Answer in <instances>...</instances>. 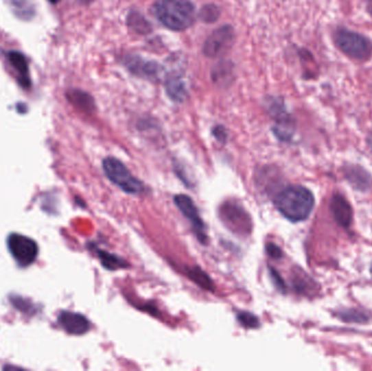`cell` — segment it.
Masks as SVG:
<instances>
[{
    "instance_id": "obj_1",
    "label": "cell",
    "mask_w": 372,
    "mask_h": 371,
    "mask_svg": "<svg viewBox=\"0 0 372 371\" xmlns=\"http://www.w3.org/2000/svg\"><path fill=\"white\" fill-rule=\"evenodd\" d=\"M275 205L286 219L292 223H299L310 217L315 206V197L308 188L292 186L277 195Z\"/></svg>"
},
{
    "instance_id": "obj_2",
    "label": "cell",
    "mask_w": 372,
    "mask_h": 371,
    "mask_svg": "<svg viewBox=\"0 0 372 371\" xmlns=\"http://www.w3.org/2000/svg\"><path fill=\"white\" fill-rule=\"evenodd\" d=\"M152 12L158 21L171 31H185L196 20L191 0H158L152 7Z\"/></svg>"
},
{
    "instance_id": "obj_3",
    "label": "cell",
    "mask_w": 372,
    "mask_h": 371,
    "mask_svg": "<svg viewBox=\"0 0 372 371\" xmlns=\"http://www.w3.org/2000/svg\"><path fill=\"white\" fill-rule=\"evenodd\" d=\"M106 177L128 194H141L144 191V184L132 175L124 162L115 157H108L102 162Z\"/></svg>"
},
{
    "instance_id": "obj_4",
    "label": "cell",
    "mask_w": 372,
    "mask_h": 371,
    "mask_svg": "<svg viewBox=\"0 0 372 371\" xmlns=\"http://www.w3.org/2000/svg\"><path fill=\"white\" fill-rule=\"evenodd\" d=\"M334 42L342 53L356 60H367L371 56V42L367 37L351 30H336Z\"/></svg>"
},
{
    "instance_id": "obj_5",
    "label": "cell",
    "mask_w": 372,
    "mask_h": 371,
    "mask_svg": "<svg viewBox=\"0 0 372 371\" xmlns=\"http://www.w3.org/2000/svg\"><path fill=\"white\" fill-rule=\"evenodd\" d=\"M220 218L234 233L246 236L252 231V219L244 207L236 201H228L220 207Z\"/></svg>"
},
{
    "instance_id": "obj_6",
    "label": "cell",
    "mask_w": 372,
    "mask_h": 371,
    "mask_svg": "<svg viewBox=\"0 0 372 371\" xmlns=\"http://www.w3.org/2000/svg\"><path fill=\"white\" fill-rule=\"evenodd\" d=\"M8 249L11 256L19 266L27 267L36 260L38 256V245L33 238L19 233H11L8 238Z\"/></svg>"
},
{
    "instance_id": "obj_7",
    "label": "cell",
    "mask_w": 372,
    "mask_h": 371,
    "mask_svg": "<svg viewBox=\"0 0 372 371\" xmlns=\"http://www.w3.org/2000/svg\"><path fill=\"white\" fill-rule=\"evenodd\" d=\"M234 37H235V33H234L233 27L230 25H224L215 30L205 42L204 48H202L205 56L209 58L220 57L230 49L233 44Z\"/></svg>"
},
{
    "instance_id": "obj_8",
    "label": "cell",
    "mask_w": 372,
    "mask_h": 371,
    "mask_svg": "<svg viewBox=\"0 0 372 371\" xmlns=\"http://www.w3.org/2000/svg\"><path fill=\"white\" fill-rule=\"evenodd\" d=\"M124 66L132 74L147 81L157 82L163 76V67L141 56H126Z\"/></svg>"
},
{
    "instance_id": "obj_9",
    "label": "cell",
    "mask_w": 372,
    "mask_h": 371,
    "mask_svg": "<svg viewBox=\"0 0 372 371\" xmlns=\"http://www.w3.org/2000/svg\"><path fill=\"white\" fill-rule=\"evenodd\" d=\"M174 203L178 207L180 212L184 214V217L191 221V225H193L195 234L197 238L200 240V243L207 244V233H206V227H205L204 221L200 218V212L197 210L196 205L194 201H191V197L184 194H178L174 196Z\"/></svg>"
},
{
    "instance_id": "obj_10",
    "label": "cell",
    "mask_w": 372,
    "mask_h": 371,
    "mask_svg": "<svg viewBox=\"0 0 372 371\" xmlns=\"http://www.w3.org/2000/svg\"><path fill=\"white\" fill-rule=\"evenodd\" d=\"M270 111L275 121L273 133L281 141H291L295 133V121L292 118V115L286 111L283 104L275 100L271 104Z\"/></svg>"
},
{
    "instance_id": "obj_11",
    "label": "cell",
    "mask_w": 372,
    "mask_h": 371,
    "mask_svg": "<svg viewBox=\"0 0 372 371\" xmlns=\"http://www.w3.org/2000/svg\"><path fill=\"white\" fill-rule=\"evenodd\" d=\"M5 57H7L9 66L16 72L18 83L23 89H30L32 87V82L27 57L16 50H10L5 54Z\"/></svg>"
},
{
    "instance_id": "obj_12",
    "label": "cell",
    "mask_w": 372,
    "mask_h": 371,
    "mask_svg": "<svg viewBox=\"0 0 372 371\" xmlns=\"http://www.w3.org/2000/svg\"><path fill=\"white\" fill-rule=\"evenodd\" d=\"M58 322L62 329L70 335H82L89 330V322L86 317L73 311H62L58 317Z\"/></svg>"
},
{
    "instance_id": "obj_13",
    "label": "cell",
    "mask_w": 372,
    "mask_h": 371,
    "mask_svg": "<svg viewBox=\"0 0 372 371\" xmlns=\"http://www.w3.org/2000/svg\"><path fill=\"white\" fill-rule=\"evenodd\" d=\"M331 212L338 225L344 227H349L351 225L353 219L351 207L341 194L333 195L331 199Z\"/></svg>"
},
{
    "instance_id": "obj_14",
    "label": "cell",
    "mask_w": 372,
    "mask_h": 371,
    "mask_svg": "<svg viewBox=\"0 0 372 371\" xmlns=\"http://www.w3.org/2000/svg\"><path fill=\"white\" fill-rule=\"evenodd\" d=\"M165 92L173 102H182L187 97L186 83L178 74H172L165 80Z\"/></svg>"
},
{
    "instance_id": "obj_15",
    "label": "cell",
    "mask_w": 372,
    "mask_h": 371,
    "mask_svg": "<svg viewBox=\"0 0 372 371\" xmlns=\"http://www.w3.org/2000/svg\"><path fill=\"white\" fill-rule=\"evenodd\" d=\"M67 98L74 107L83 113H91L95 110V102L93 97L80 89H71L67 93Z\"/></svg>"
},
{
    "instance_id": "obj_16",
    "label": "cell",
    "mask_w": 372,
    "mask_h": 371,
    "mask_svg": "<svg viewBox=\"0 0 372 371\" xmlns=\"http://www.w3.org/2000/svg\"><path fill=\"white\" fill-rule=\"evenodd\" d=\"M187 275H189V278L191 281H194L197 285H200V288L204 289V290H213V280L210 279L207 273L200 269L198 267H194V268L187 270Z\"/></svg>"
},
{
    "instance_id": "obj_17",
    "label": "cell",
    "mask_w": 372,
    "mask_h": 371,
    "mask_svg": "<svg viewBox=\"0 0 372 371\" xmlns=\"http://www.w3.org/2000/svg\"><path fill=\"white\" fill-rule=\"evenodd\" d=\"M98 256H100L102 266L108 270L124 269L128 266L124 259H121L120 257L115 256L113 254L107 253V251H98Z\"/></svg>"
},
{
    "instance_id": "obj_18",
    "label": "cell",
    "mask_w": 372,
    "mask_h": 371,
    "mask_svg": "<svg viewBox=\"0 0 372 371\" xmlns=\"http://www.w3.org/2000/svg\"><path fill=\"white\" fill-rule=\"evenodd\" d=\"M128 24L135 33L139 34H146L150 32V24L146 19L139 14V12H132L128 18Z\"/></svg>"
},
{
    "instance_id": "obj_19",
    "label": "cell",
    "mask_w": 372,
    "mask_h": 371,
    "mask_svg": "<svg viewBox=\"0 0 372 371\" xmlns=\"http://www.w3.org/2000/svg\"><path fill=\"white\" fill-rule=\"evenodd\" d=\"M220 9L216 5H207L202 7L200 12V19L206 23H213L220 16Z\"/></svg>"
},
{
    "instance_id": "obj_20",
    "label": "cell",
    "mask_w": 372,
    "mask_h": 371,
    "mask_svg": "<svg viewBox=\"0 0 372 371\" xmlns=\"http://www.w3.org/2000/svg\"><path fill=\"white\" fill-rule=\"evenodd\" d=\"M237 320L240 324L248 329H257L260 326L259 319L255 315L251 314V313H246V311H242L237 315Z\"/></svg>"
},
{
    "instance_id": "obj_21",
    "label": "cell",
    "mask_w": 372,
    "mask_h": 371,
    "mask_svg": "<svg viewBox=\"0 0 372 371\" xmlns=\"http://www.w3.org/2000/svg\"><path fill=\"white\" fill-rule=\"evenodd\" d=\"M341 318L346 322H364L367 320V317L364 313L355 309H349V311H344L343 314L340 315Z\"/></svg>"
},
{
    "instance_id": "obj_22",
    "label": "cell",
    "mask_w": 372,
    "mask_h": 371,
    "mask_svg": "<svg viewBox=\"0 0 372 371\" xmlns=\"http://www.w3.org/2000/svg\"><path fill=\"white\" fill-rule=\"evenodd\" d=\"M266 251H267L268 255L272 257V258L279 259L282 256V251H281L280 247L275 245V244H267V246H266Z\"/></svg>"
},
{
    "instance_id": "obj_23",
    "label": "cell",
    "mask_w": 372,
    "mask_h": 371,
    "mask_svg": "<svg viewBox=\"0 0 372 371\" xmlns=\"http://www.w3.org/2000/svg\"><path fill=\"white\" fill-rule=\"evenodd\" d=\"M213 134L218 141L222 142V143H224L226 139H228V133H226V128L221 126H215L213 128Z\"/></svg>"
},
{
    "instance_id": "obj_24",
    "label": "cell",
    "mask_w": 372,
    "mask_h": 371,
    "mask_svg": "<svg viewBox=\"0 0 372 371\" xmlns=\"http://www.w3.org/2000/svg\"><path fill=\"white\" fill-rule=\"evenodd\" d=\"M271 278L275 281V284L278 286L280 290H286V284L283 280L281 279L280 275L275 269H270Z\"/></svg>"
},
{
    "instance_id": "obj_25",
    "label": "cell",
    "mask_w": 372,
    "mask_h": 371,
    "mask_svg": "<svg viewBox=\"0 0 372 371\" xmlns=\"http://www.w3.org/2000/svg\"><path fill=\"white\" fill-rule=\"evenodd\" d=\"M364 1L366 3V8H367L368 12L372 16V0H364Z\"/></svg>"
},
{
    "instance_id": "obj_26",
    "label": "cell",
    "mask_w": 372,
    "mask_h": 371,
    "mask_svg": "<svg viewBox=\"0 0 372 371\" xmlns=\"http://www.w3.org/2000/svg\"><path fill=\"white\" fill-rule=\"evenodd\" d=\"M368 142H369L370 148H371L372 150V132L371 134H370L369 139H368Z\"/></svg>"
},
{
    "instance_id": "obj_27",
    "label": "cell",
    "mask_w": 372,
    "mask_h": 371,
    "mask_svg": "<svg viewBox=\"0 0 372 371\" xmlns=\"http://www.w3.org/2000/svg\"><path fill=\"white\" fill-rule=\"evenodd\" d=\"M48 1H49V3H58V0H48Z\"/></svg>"
},
{
    "instance_id": "obj_28",
    "label": "cell",
    "mask_w": 372,
    "mask_h": 371,
    "mask_svg": "<svg viewBox=\"0 0 372 371\" xmlns=\"http://www.w3.org/2000/svg\"><path fill=\"white\" fill-rule=\"evenodd\" d=\"M371 271H372V270H371Z\"/></svg>"
}]
</instances>
